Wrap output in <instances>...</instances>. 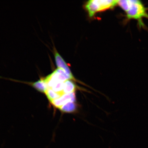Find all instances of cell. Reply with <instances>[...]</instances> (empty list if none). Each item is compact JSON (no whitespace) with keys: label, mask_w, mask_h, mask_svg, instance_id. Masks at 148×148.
Instances as JSON below:
<instances>
[{"label":"cell","mask_w":148,"mask_h":148,"mask_svg":"<svg viewBox=\"0 0 148 148\" xmlns=\"http://www.w3.org/2000/svg\"><path fill=\"white\" fill-rule=\"evenodd\" d=\"M77 86L74 83L69 80L64 82L63 92L64 94H69L75 92Z\"/></svg>","instance_id":"5"},{"label":"cell","mask_w":148,"mask_h":148,"mask_svg":"<svg viewBox=\"0 0 148 148\" xmlns=\"http://www.w3.org/2000/svg\"><path fill=\"white\" fill-rule=\"evenodd\" d=\"M75 92H73L65 94L58 99L51 102V103L56 107L60 109L61 107L66 103L69 102H75Z\"/></svg>","instance_id":"4"},{"label":"cell","mask_w":148,"mask_h":148,"mask_svg":"<svg viewBox=\"0 0 148 148\" xmlns=\"http://www.w3.org/2000/svg\"><path fill=\"white\" fill-rule=\"evenodd\" d=\"M54 50L56 63L58 68L64 70L66 74L71 77L72 79L76 80L67 64L56 50L54 49Z\"/></svg>","instance_id":"3"},{"label":"cell","mask_w":148,"mask_h":148,"mask_svg":"<svg viewBox=\"0 0 148 148\" xmlns=\"http://www.w3.org/2000/svg\"><path fill=\"white\" fill-rule=\"evenodd\" d=\"M118 5L126 13L128 20H137L140 26H143L142 19L148 18V14L145 7L141 1L136 0H121L118 1Z\"/></svg>","instance_id":"1"},{"label":"cell","mask_w":148,"mask_h":148,"mask_svg":"<svg viewBox=\"0 0 148 148\" xmlns=\"http://www.w3.org/2000/svg\"><path fill=\"white\" fill-rule=\"evenodd\" d=\"M76 105L75 102H69L62 106L60 109L64 112H72L76 109Z\"/></svg>","instance_id":"6"},{"label":"cell","mask_w":148,"mask_h":148,"mask_svg":"<svg viewBox=\"0 0 148 148\" xmlns=\"http://www.w3.org/2000/svg\"><path fill=\"white\" fill-rule=\"evenodd\" d=\"M116 0H90L85 5L89 16L92 17L97 12L112 9L118 5Z\"/></svg>","instance_id":"2"}]
</instances>
